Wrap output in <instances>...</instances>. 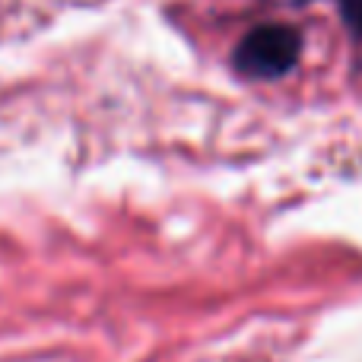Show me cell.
Masks as SVG:
<instances>
[{"instance_id":"obj_2","label":"cell","mask_w":362,"mask_h":362,"mask_svg":"<svg viewBox=\"0 0 362 362\" xmlns=\"http://www.w3.org/2000/svg\"><path fill=\"white\" fill-rule=\"evenodd\" d=\"M340 16L356 35H362V0H340Z\"/></svg>"},{"instance_id":"obj_1","label":"cell","mask_w":362,"mask_h":362,"mask_svg":"<svg viewBox=\"0 0 362 362\" xmlns=\"http://www.w3.org/2000/svg\"><path fill=\"white\" fill-rule=\"evenodd\" d=\"M299 57H302L299 29L283 23H267L251 29L235 45L232 64L248 80H280L299 64Z\"/></svg>"}]
</instances>
